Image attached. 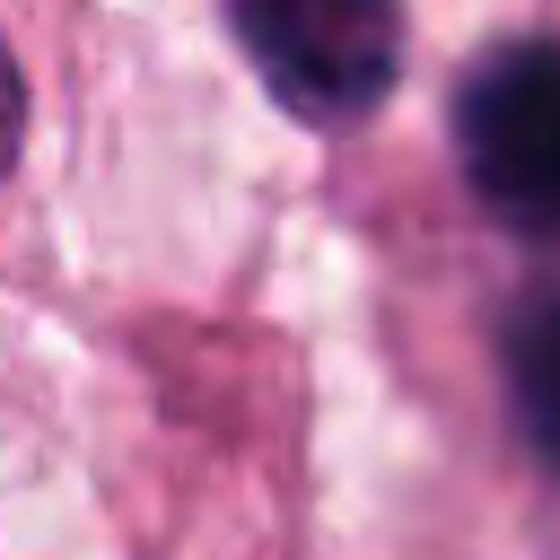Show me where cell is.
Instances as JSON below:
<instances>
[{"mask_svg": "<svg viewBox=\"0 0 560 560\" xmlns=\"http://www.w3.org/2000/svg\"><path fill=\"white\" fill-rule=\"evenodd\" d=\"M455 149L499 219L560 228V44L490 52L455 96Z\"/></svg>", "mask_w": 560, "mask_h": 560, "instance_id": "obj_1", "label": "cell"}, {"mask_svg": "<svg viewBox=\"0 0 560 560\" xmlns=\"http://www.w3.org/2000/svg\"><path fill=\"white\" fill-rule=\"evenodd\" d=\"M508 385H516V411H525L534 446L560 464V298L516 306V324H508Z\"/></svg>", "mask_w": 560, "mask_h": 560, "instance_id": "obj_3", "label": "cell"}, {"mask_svg": "<svg viewBox=\"0 0 560 560\" xmlns=\"http://www.w3.org/2000/svg\"><path fill=\"white\" fill-rule=\"evenodd\" d=\"M236 26L306 114H350L394 79V0H236Z\"/></svg>", "mask_w": 560, "mask_h": 560, "instance_id": "obj_2", "label": "cell"}]
</instances>
